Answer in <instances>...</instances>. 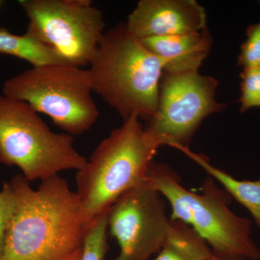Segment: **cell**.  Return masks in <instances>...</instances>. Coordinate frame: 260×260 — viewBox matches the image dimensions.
<instances>
[{
	"label": "cell",
	"instance_id": "cell-1",
	"mask_svg": "<svg viewBox=\"0 0 260 260\" xmlns=\"http://www.w3.org/2000/svg\"><path fill=\"white\" fill-rule=\"evenodd\" d=\"M6 183L12 208L0 260H63L83 249L93 220L65 179L53 176L37 189L20 174Z\"/></svg>",
	"mask_w": 260,
	"mask_h": 260
},
{
	"label": "cell",
	"instance_id": "cell-2",
	"mask_svg": "<svg viewBox=\"0 0 260 260\" xmlns=\"http://www.w3.org/2000/svg\"><path fill=\"white\" fill-rule=\"evenodd\" d=\"M88 66L92 91L123 120L133 116L146 121L153 117L166 61L149 51L126 22L105 32Z\"/></svg>",
	"mask_w": 260,
	"mask_h": 260
},
{
	"label": "cell",
	"instance_id": "cell-3",
	"mask_svg": "<svg viewBox=\"0 0 260 260\" xmlns=\"http://www.w3.org/2000/svg\"><path fill=\"white\" fill-rule=\"evenodd\" d=\"M147 180L169 201L172 217L192 228L210 246L213 254L259 260L260 249L252 239V221L230 208L232 197L220 189L212 177L194 193L181 184L180 178L164 162L153 160Z\"/></svg>",
	"mask_w": 260,
	"mask_h": 260
},
{
	"label": "cell",
	"instance_id": "cell-4",
	"mask_svg": "<svg viewBox=\"0 0 260 260\" xmlns=\"http://www.w3.org/2000/svg\"><path fill=\"white\" fill-rule=\"evenodd\" d=\"M159 148L137 116L99 143L76 174V193L89 218L110 209L121 195L146 180Z\"/></svg>",
	"mask_w": 260,
	"mask_h": 260
},
{
	"label": "cell",
	"instance_id": "cell-5",
	"mask_svg": "<svg viewBox=\"0 0 260 260\" xmlns=\"http://www.w3.org/2000/svg\"><path fill=\"white\" fill-rule=\"evenodd\" d=\"M73 137L51 131L27 103L0 95V162L16 166L29 181L83 169L88 159Z\"/></svg>",
	"mask_w": 260,
	"mask_h": 260
},
{
	"label": "cell",
	"instance_id": "cell-6",
	"mask_svg": "<svg viewBox=\"0 0 260 260\" xmlns=\"http://www.w3.org/2000/svg\"><path fill=\"white\" fill-rule=\"evenodd\" d=\"M3 95L27 103L67 134L88 131L99 111L92 97L88 69L64 64L32 67L3 84Z\"/></svg>",
	"mask_w": 260,
	"mask_h": 260
},
{
	"label": "cell",
	"instance_id": "cell-7",
	"mask_svg": "<svg viewBox=\"0 0 260 260\" xmlns=\"http://www.w3.org/2000/svg\"><path fill=\"white\" fill-rule=\"evenodd\" d=\"M29 34L60 54L68 64L88 66L105 34L100 10L90 0H21Z\"/></svg>",
	"mask_w": 260,
	"mask_h": 260
},
{
	"label": "cell",
	"instance_id": "cell-8",
	"mask_svg": "<svg viewBox=\"0 0 260 260\" xmlns=\"http://www.w3.org/2000/svg\"><path fill=\"white\" fill-rule=\"evenodd\" d=\"M218 85L215 78L198 71L164 72L156 111L145 131L160 147L189 148L205 118L226 107L215 98Z\"/></svg>",
	"mask_w": 260,
	"mask_h": 260
},
{
	"label": "cell",
	"instance_id": "cell-9",
	"mask_svg": "<svg viewBox=\"0 0 260 260\" xmlns=\"http://www.w3.org/2000/svg\"><path fill=\"white\" fill-rule=\"evenodd\" d=\"M171 225L162 195L148 180L109 209L108 229L119 244L114 260H148L161 249Z\"/></svg>",
	"mask_w": 260,
	"mask_h": 260
},
{
	"label": "cell",
	"instance_id": "cell-10",
	"mask_svg": "<svg viewBox=\"0 0 260 260\" xmlns=\"http://www.w3.org/2000/svg\"><path fill=\"white\" fill-rule=\"evenodd\" d=\"M126 24L139 39L191 34L208 28L205 8L194 0H141Z\"/></svg>",
	"mask_w": 260,
	"mask_h": 260
},
{
	"label": "cell",
	"instance_id": "cell-11",
	"mask_svg": "<svg viewBox=\"0 0 260 260\" xmlns=\"http://www.w3.org/2000/svg\"><path fill=\"white\" fill-rule=\"evenodd\" d=\"M154 54L164 59V72H198L209 54L213 37L208 28L199 32L140 39Z\"/></svg>",
	"mask_w": 260,
	"mask_h": 260
},
{
	"label": "cell",
	"instance_id": "cell-12",
	"mask_svg": "<svg viewBox=\"0 0 260 260\" xmlns=\"http://www.w3.org/2000/svg\"><path fill=\"white\" fill-rule=\"evenodd\" d=\"M177 149L204 169L210 177L220 183L232 198L249 210L260 232V179L256 181L239 180L225 171L214 167L203 154L194 153L190 149L182 147Z\"/></svg>",
	"mask_w": 260,
	"mask_h": 260
},
{
	"label": "cell",
	"instance_id": "cell-13",
	"mask_svg": "<svg viewBox=\"0 0 260 260\" xmlns=\"http://www.w3.org/2000/svg\"><path fill=\"white\" fill-rule=\"evenodd\" d=\"M213 257L210 246L192 228L171 219L167 237L155 260H211Z\"/></svg>",
	"mask_w": 260,
	"mask_h": 260
},
{
	"label": "cell",
	"instance_id": "cell-14",
	"mask_svg": "<svg viewBox=\"0 0 260 260\" xmlns=\"http://www.w3.org/2000/svg\"><path fill=\"white\" fill-rule=\"evenodd\" d=\"M0 53L24 59L32 67L48 64H69L60 54L28 32L23 35H15L4 28H0Z\"/></svg>",
	"mask_w": 260,
	"mask_h": 260
},
{
	"label": "cell",
	"instance_id": "cell-15",
	"mask_svg": "<svg viewBox=\"0 0 260 260\" xmlns=\"http://www.w3.org/2000/svg\"><path fill=\"white\" fill-rule=\"evenodd\" d=\"M109 210L93 219L84 241L81 260H104L109 246L107 242Z\"/></svg>",
	"mask_w": 260,
	"mask_h": 260
},
{
	"label": "cell",
	"instance_id": "cell-16",
	"mask_svg": "<svg viewBox=\"0 0 260 260\" xmlns=\"http://www.w3.org/2000/svg\"><path fill=\"white\" fill-rule=\"evenodd\" d=\"M240 78L241 112L260 108V66L242 69Z\"/></svg>",
	"mask_w": 260,
	"mask_h": 260
},
{
	"label": "cell",
	"instance_id": "cell-17",
	"mask_svg": "<svg viewBox=\"0 0 260 260\" xmlns=\"http://www.w3.org/2000/svg\"><path fill=\"white\" fill-rule=\"evenodd\" d=\"M246 34L238 56V66L242 69L260 66V20L248 26Z\"/></svg>",
	"mask_w": 260,
	"mask_h": 260
},
{
	"label": "cell",
	"instance_id": "cell-18",
	"mask_svg": "<svg viewBox=\"0 0 260 260\" xmlns=\"http://www.w3.org/2000/svg\"><path fill=\"white\" fill-rule=\"evenodd\" d=\"M11 196L7 183L0 191V257L3 255L6 238L7 229L11 213Z\"/></svg>",
	"mask_w": 260,
	"mask_h": 260
},
{
	"label": "cell",
	"instance_id": "cell-19",
	"mask_svg": "<svg viewBox=\"0 0 260 260\" xmlns=\"http://www.w3.org/2000/svg\"><path fill=\"white\" fill-rule=\"evenodd\" d=\"M82 253H83V249L73 254V255L70 256L69 257L63 260H81Z\"/></svg>",
	"mask_w": 260,
	"mask_h": 260
},
{
	"label": "cell",
	"instance_id": "cell-20",
	"mask_svg": "<svg viewBox=\"0 0 260 260\" xmlns=\"http://www.w3.org/2000/svg\"><path fill=\"white\" fill-rule=\"evenodd\" d=\"M211 260H246L241 257H225V256H217L213 254Z\"/></svg>",
	"mask_w": 260,
	"mask_h": 260
},
{
	"label": "cell",
	"instance_id": "cell-21",
	"mask_svg": "<svg viewBox=\"0 0 260 260\" xmlns=\"http://www.w3.org/2000/svg\"><path fill=\"white\" fill-rule=\"evenodd\" d=\"M2 4H3V2L0 1V5H1Z\"/></svg>",
	"mask_w": 260,
	"mask_h": 260
},
{
	"label": "cell",
	"instance_id": "cell-22",
	"mask_svg": "<svg viewBox=\"0 0 260 260\" xmlns=\"http://www.w3.org/2000/svg\"><path fill=\"white\" fill-rule=\"evenodd\" d=\"M259 5H260V1L259 2Z\"/></svg>",
	"mask_w": 260,
	"mask_h": 260
}]
</instances>
